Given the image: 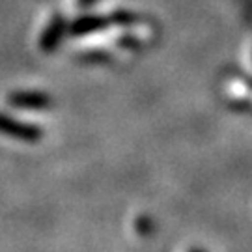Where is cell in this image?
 <instances>
[{
    "instance_id": "obj_1",
    "label": "cell",
    "mask_w": 252,
    "mask_h": 252,
    "mask_svg": "<svg viewBox=\"0 0 252 252\" xmlns=\"http://www.w3.org/2000/svg\"><path fill=\"white\" fill-rule=\"evenodd\" d=\"M0 133L11 136V138H17V140H23V142H37L43 136V131L37 126L15 120V118L2 114V112H0Z\"/></svg>"
},
{
    "instance_id": "obj_2",
    "label": "cell",
    "mask_w": 252,
    "mask_h": 252,
    "mask_svg": "<svg viewBox=\"0 0 252 252\" xmlns=\"http://www.w3.org/2000/svg\"><path fill=\"white\" fill-rule=\"evenodd\" d=\"M8 103L17 108H32V110H45L53 105V99L45 92H13L8 95Z\"/></svg>"
},
{
    "instance_id": "obj_3",
    "label": "cell",
    "mask_w": 252,
    "mask_h": 252,
    "mask_svg": "<svg viewBox=\"0 0 252 252\" xmlns=\"http://www.w3.org/2000/svg\"><path fill=\"white\" fill-rule=\"evenodd\" d=\"M67 32V23L62 15H54L49 23V27L45 28L43 36H41V41H39V47L43 53H53L56 47L62 43L63 36Z\"/></svg>"
},
{
    "instance_id": "obj_4",
    "label": "cell",
    "mask_w": 252,
    "mask_h": 252,
    "mask_svg": "<svg viewBox=\"0 0 252 252\" xmlns=\"http://www.w3.org/2000/svg\"><path fill=\"white\" fill-rule=\"evenodd\" d=\"M108 25L107 17H99V15H84V17L75 19L71 25L67 27L69 34L73 37H82L88 36L92 32H99Z\"/></svg>"
},
{
    "instance_id": "obj_5",
    "label": "cell",
    "mask_w": 252,
    "mask_h": 252,
    "mask_svg": "<svg viewBox=\"0 0 252 252\" xmlns=\"http://www.w3.org/2000/svg\"><path fill=\"white\" fill-rule=\"evenodd\" d=\"M138 21H140V17L133 11H127V9H118L108 17V23L118 25V27H133Z\"/></svg>"
},
{
    "instance_id": "obj_6",
    "label": "cell",
    "mask_w": 252,
    "mask_h": 252,
    "mask_svg": "<svg viewBox=\"0 0 252 252\" xmlns=\"http://www.w3.org/2000/svg\"><path fill=\"white\" fill-rule=\"evenodd\" d=\"M94 2H95V0H79V6H81V8H88Z\"/></svg>"
},
{
    "instance_id": "obj_7",
    "label": "cell",
    "mask_w": 252,
    "mask_h": 252,
    "mask_svg": "<svg viewBox=\"0 0 252 252\" xmlns=\"http://www.w3.org/2000/svg\"><path fill=\"white\" fill-rule=\"evenodd\" d=\"M192 252H206V251H200V249H194Z\"/></svg>"
},
{
    "instance_id": "obj_8",
    "label": "cell",
    "mask_w": 252,
    "mask_h": 252,
    "mask_svg": "<svg viewBox=\"0 0 252 252\" xmlns=\"http://www.w3.org/2000/svg\"><path fill=\"white\" fill-rule=\"evenodd\" d=\"M251 107H252V105H251Z\"/></svg>"
}]
</instances>
